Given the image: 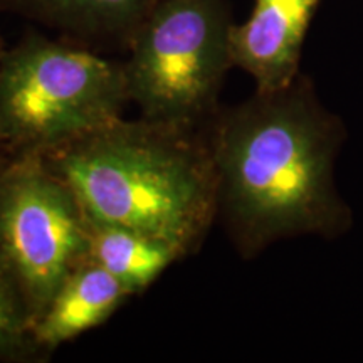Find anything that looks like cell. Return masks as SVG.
Segmentation results:
<instances>
[{"label": "cell", "mask_w": 363, "mask_h": 363, "mask_svg": "<svg viewBox=\"0 0 363 363\" xmlns=\"http://www.w3.org/2000/svg\"><path fill=\"white\" fill-rule=\"evenodd\" d=\"M219 216L244 257L303 234L337 235L350 211L333 185L343 126L323 110L310 79L217 111L206 126Z\"/></svg>", "instance_id": "1"}, {"label": "cell", "mask_w": 363, "mask_h": 363, "mask_svg": "<svg viewBox=\"0 0 363 363\" xmlns=\"http://www.w3.org/2000/svg\"><path fill=\"white\" fill-rule=\"evenodd\" d=\"M4 51H6V49H4V45H2V39H0V57H2Z\"/></svg>", "instance_id": "12"}, {"label": "cell", "mask_w": 363, "mask_h": 363, "mask_svg": "<svg viewBox=\"0 0 363 363\" xmlns=\"http://www.w3.org/2000/svg\"><path fill=\"white\" fill-rule=\"evenodd\" d=\"M0 259L33 325L67 276L89 259V217L40 155H6L0 163Z\"/></svg>", "instance_id": "5"}, {"label": "cell", "mask_w": 363, "mask_h": 363, "mask_svg": "<svg viewBox=\"0 0 363 363\" xmlns=\"http://www.w3.org/2000/svg\"><path fill=\"white\" fill-rule=\"evenodd\" d=\"M89 259L115 276L135 296L147 291L172 264L185 257L163 240L89 219Z\"/></svg>", "instance_id": "9"}, {"label": "cell", "mask_w": 363, "mask_h": 363, "mask_svg": "<svg viewBox=\"0 0 363 363\" xmlns=\"http://www.w3.org/2000/svg\"><path fill=\"white\" fill-rule=\"evenodd\" d=\"M321 0H256L244 24L230 26L233 66L256 81V91L272 93L299 78L303 44Z\"/></svg>", "instance_id": "6"}, {"label": "cell", "mask_w": 363, "mask_h": 363, "mask_svg": "<svg viewBox=\"0 0 363 363\" xmlns=\"http://www.w3.org/2000/svg\"><path fill=\"white\" fill-rule=\"evenodd\" d=\"M4 158H6V153H4V150H2V147H0V163L4 162Z\"/></svg>", "instance_id": "11"}, {"label": "cell", "mask_w": 363, "mask_h": 363, "mask_svg": "<svg viewBox=\"0 0 363 363\" xmlns=\"http://www.w3.org/2000/svg\"><path fill=\"white\" fill-rule=\"evenodd\" d=\"M131 293L93 259L67 276L45 310L34 321L35 343L45 355L83 333L106 323Z\"/></svg>", "instance_id": "7"}, {"label": "cell", "mask_w": 363, "mask_h": 363, "mask_svg": "<svg viewBox=\"0 0 363 363\" xmlns=\"http://www.w3.org/2000/svg\"><path fill=\"white\" fill-rule=\"evenodd\" d=\"M123 61L27 33L0 57V147L44 155L123 116Z\"/></svg>", "instance_id": "3"}, {"label": "cell", "mask_w": 363, "mask_h": 363, "mask_svg": "<svg viewBox=\"0 0 363 363\" xmlns=\"http://www.w3.org/2000/svg\"><path fill=\"white\" fill-rule=\"evenodd\" d=\"M155 0H0V7L61 30L78 43L126 48Z\"/></svg>", "instance_id": "8"}, {"label": "cell", "mask_w": 363, "mask_h": 363, "mask_svg": "<svg viewBox=\"0 0 363 363\" xmlns=\"http://www.w3.org/2000/svg\"><path fill=\"white\" fill-rule=\"evenodd\" d=\"M45 357L34 340L26 299L0 259V363H38Z\"/></svg>", "instance_id": "10"}, {"label": "cell", "mask_w": 363, "mask_h": 363, "mask_svg": "<svg viewBox=\"0 0 363 363\" xmlns=\"http://www.w3.org/2000/svg\"><path fill=\"white\" fill-rule=\"evenodd\" d=\"M40 157L91 220L163 240L184 257L201 249L219 216L206 130L121 116Z\"/></svg>", "instance_id": "2"}, {"label": "cell", "mask_w": 363, "mask_h": 363, "mask_svg": "<svg viewBox=\"0 0 363 363\" xmlns=\"http://www.w3.org/2000/svg\"><path fill=\"white\" fill-rule=\"evenodd\" d=\"M224 0H155L123 61L130 104L157 123L206 130L229 67Z\"/></svg>", "instance_id": "4"}]
</instances>
